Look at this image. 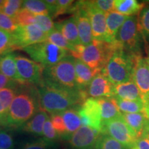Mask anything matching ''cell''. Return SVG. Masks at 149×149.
Instances as JSON below:
<instances>
[{
    "mask_svg": "<svg viewBox=\"0 0 149 149\" xmlns=\"http://www.w3.org/2000/svg\"><path fill=\"white\" fill-rule=\"evenodd\" d=\"M141 35L137 16L128 17L119 29L114 41L120 44L126 53L141 54Z\"/></svg>",
    "mask_w": 149,
    "mask_h": 149,
    "instance_id": "cell-7",
    "label": "cell"
},
{
    "mask_svg": "<svg viewBox=\"0 0 149 149\" xmlns=\"http://www.w3.org/2000/svg\"><path fill=\"white\" fill-rule=\"evenodd\" d=\"M35 15L27 9L22 8L14 18L18 26H26L35 24Z\"/></svg>",
    "mask_w": 149,
    "mask_h": 149,
    "instance_id": "cell-34",
    "label": "cell"
},
{
    "mask_svg": "<svg viewBox=\"0 0 149 149\" xmlns=\"http://www.w3.org/2000/svg\"><path fill=\"white\" fill-rule=\"evenodd\" d=\"M14 147L12 136L7 132L0 130V149H14Z\"/></svg>",
    "mask_w": 149,
    "mask_h": 149,
    "instance_id": "cell-42",
    "label": "cell"
},
{
    "mask_svg": "<svg viewBox=\"0 0 149 149\" xmlns=\"http://www.w3.org/2000/svg\"><path fill=\"white\" fill-rule=\"evenodd\" d=\"M74 1L72 0H58L56 3V6L52 17L55 18L61 15L66 13L72 12V8L74 5Z\"/></svg>",
    "mask_w": 149,
    "mask_h": 149,
    "instance_id": "cell-35",
    "label": "cell"
},
{
    "mask_svg": "<svg viewBox=\"0 0 149 149\" xmlns=\"http://www.w3.org/2000/svg\"><path fill=\"white\" fill-rule=\"evenodd\" d=\"M122 50V46L115 41L110 42L93 40L88 46L82 44L75 46L74 51L70 52V54L74 58L83 61L92 69L102 70L111 57Z\"/></svg>",
    "mask_w": 149,
    "mask_h": 149,
    "instance_id": "cell-3",
    "label": "cell"
},
{
    "mask_svg": "<svg viewBox=\"0 0 149 149\" xmlns=\"http://www.w3.org/2000/svg\"><path fill=\"white\" fill-rule=\"evenodd\" d=\"M42 136H44V138L46 139V140L53 143L59 138V135L54 129L50 119H48L44 124V128H43Z\"/></svg>",
    "mask_w": 149,
    "mask_h": 149,
    "instance_id": "cell-41",
    "label": "cell"
},
{
    "mask_svg": "<svg viewBox=\"0 0 149 149\" xmlns=\"http://www.w3.org/2000/svg\"><path fill=\"white\" fill-rule=\"evenodd\" d=\"M44 79V83L48 84L71 91L79 90L76 84L74 57L68 55L57 64L45 68Z\"/></svg>",
    "mask_w": 149,
    "mask_h": 149,
    "instance_id": "cell-4",
    "label": "cell"
},
{
    "mask_svg": "<svg viewBox=\"0 0 149 149\" xmlns=\"http://www.w3.org/2000/svg\"><path fill=\"white\" fill-rule=\"evenodd\" d=\"M74 17L77 22L80 44L88 46L93 41L92 28L88 13L85 10L79 8L77 2L74 6Z\"/></svg>",
    "mask_w": 149,
    "mask_h": 149,
    "instance_id": "cell-16",
    "label": "cell"
},
{
    "mask_svg": "<svg viewBox=\"0 0 149 149\" xmlns=\"http://www.w3.org/2000/svg\"><path fill=\"white\" fill-rule=\"evenodd\" d=\"M16 50L13 33L0 30V55L12 53Z\"/></svg>",
    "mask_w": 149,
    "mask_h": 149,
    "instance_id": "cell-29",
    "label": "cell"
},
{
    "mask_svg": "<svg viewBox=\"0 0 149 149\" xmlns=\"http://www.w3.org/2000/svg\"><path fill=\"white\" fill-rule=\"evenodd\" d=\"M15 60L18 73L26 83L39 87L43 85L45 69L44 66L22 55H15Z\"/></svg>",
    "mask_w": 149,
    "mask_h": 149,
    "instance_id": "cell-10",
    "label": "cell"
},
{
    "mask_svg": "<svg viewBox=\"0 0 149 149\" xmlns=\"http://www.w3.org/2000/svg\"><path fill=\"white\" fill-rule=\"evenodd\" d=\"M116 98L117 105L121 113H144V106L141 100H122Z\"/></svg>",
    "mask_w": 149,
    "mask_h": 149,
    "instance_id": "cell-28",
    "label": "cell"
},
{
    "mask_svg": "<svg viewBox=\"0 0 149 149\" xmlns=\"http://www.w3.org/2000/svg\"><path fill=\"white\" fill-rule=\"evenodd\" d=\"M54 146V143L46 140V139H39L36 141L24 143L20 149H50Z\"/></svg>",
    "mask_w": 149,
    "mask_h": 149,
    "instance_id": "cell-39",
    "label": "cell"
},
{
    "mask_svg": "<svg viewBox=\"0 0 149 149\" xmlns=\"http://www.w3.org/2000/svg\"><path fill=\"white\" fill-rule=\"evenodd\" d=\"M100 109L102 124L116 117L122 116L115 97L97 99Z\"/></svg>",
    "mask_w": 149,
    "mask_h": 149,
    "instance_id": "cell-20",
    "label": "cell"
},
{
    "mask_svg": "<svg viewBox=\"0 0 149 149\" xmlns=\"http://www.w3.org/2000/svg\"><path fill=\"white\" fill-rule=\"evenodd\" d=\"M74 70L76 84L79 90H86L95 76L102 71L100 69H92L83 61L75 58Z\"/></svg>",
    "mask_w": 149,
    "mask_h": 149,
    "instance_id": "cell-17",
    "label": "cell"
},
{
    "mask_svg": "<svg viewBox=\"0 0 149 149\" xmlns=\"http://www.w3.org/2000/svg\"><path fill=\"white\" fill-rule=\"evenodd\" d=\"M35 24L38 25L46 35L55 29V24L51 17L49 15H36L35 18Z\"/></svg>",
    "mask_w": 149,
    "mask_h": 149,
    "instance_id": "cell-36",
    "label": "cell"
},
{
    "mask_svg": "<svg viewBox=\"0 0 149 149\" xmlns=\"http://www.w3.org/2000/svg\"><path fill=\"white\" fill-rule=\"evenodd\" d=\"M50 120H51L54 129L55 130V131L57 132L59 136L66 137V127H65L64 120H63L61 113L51 115Z\"/></svg>",
    "mask_w": 149,
    "mask_h": 149,
    "instance_id": "cell-40",
    "label": "cell"
},
{
    "mask_svg": "<svg viewBox=\"0 0 149 149\" xmlns=\"http://www.w3.org/2000/svg\"><path fill=\"white\" fill-rule=\"evenodd\" d=\"M114 93L117 98L130 101L141 100L139 89L133 80L114 85Z\"/></svg>",
    "mask_w": 149,
    "mask_h": 149,
    "instance_id": "cell-22",
    "label": "cell"
},
{
    "mask_svg": "<svg viewBox=\"0 0 149 149\" xmlns=\"http://www.w3.org/2000/svg\"><path fill=\"white\" fill-rule=\"evenodd\" d=\"M18 25L13 18L0 12V30L13 33L17 29Z\"/></svg>",
    "mask_w": 149,
    "mask_h": 149,
    "instance_id": "cell-37",
    "label": "cell"
},
{
    "mask_svg": "<svg viewBox=\"0 0 149 149\" xmlns=\"http://www.w3.org/2000/svg\"><path fill=\"white\" fill-rule=\"evenodd\" d=\"M48 119H49L48 113L44 110L40 109L32 119L22 126V130L27 133L42 136L44 125Z\"/></svg>",
    "mask_w": 149,
    "mask_h": 149,
    "instance_id": "cell-26",
    "label": "cell"
},
{
    "mask_svg": "<svg viewBox=\"0 0 149 149\" xmlns=\"http://www.w3.org/2000/svg\"><path fill=\"white\" fill-rule=\"evenodd\" d=\"M81 8L87 12L92 28L93 40L106 41L107 40V17L106 13L92 7L88 6L86 1H78Z\"/></svg>",
    "mask_w": 149,
    "mask_h": 149,
    "instance_id": "cell-13",
    "label": "cell"
},
{
    "mask_svg": "<svg viewBox=\"0 0 149 149\" xmlns=\"http://www.w3.org/2000/svg\"><path fill=\"white\" fill-rule=\"evenodd\" d=\"M122 116L126 124L135 132L137 138L142 137L145 127L149 121L144 113H122Z\"/></svg>",
    "mask_w": 149,
    "mask_h": 149,
    "instance_id": "cell-24",
    "label": "cell"
},
{
    "mask_svg": "<svg viewBox=\"0 0 149 149\" xmlns=\"http://www.w3.org/2000/svg\"><path fill=\"white\" fill-rule=\"evenodd\" d=\"M8 109H7L4 104L0 100V126H6V120L8 116Z\"/></svg>",
    "mask_w": 149,
    "mask_h": 149,
    "instance_id": "cell-44",
    "label": "cell"
},
{
    "mask_svg": "<svg viewBox=\"0 0 149 149\" xmlns=\"http://www.w3.org/2000/svg\"><path fill=\"white\" fill-rule=\"evenodd\" d=\"M41 109L50 114H58L78 107L88 97L85 90L71 91L44 83L38 88Z\"/></svg>",
    "mask_w": 149,
    "mask_h": 149,
    "instance_id": "cell-1",
    "label": "cell"
},
{
    "mask_svg": "<svg viewBox=\"0 0 149 149\" xmlns=\"http://www.w3.org/2000/svg\"><path fill=\"white\" fill-rule=\"evenodd\" d=\"M3 3H4V1H2V0H0V12H1V8H2Z\"/></svg>",
    "mask_w": 149,
    "mask_h": 149,
    "instance_id": "cell-47",
    "label": "cell"
},
{
    "mask_svg": "<svg viewBox=\"0 0 149 149\" xmlns=\"http://www.w3.org/2000/svg\"><path fill=\"white\" fill-rule=\"evenodd\" d=\"M146 3L137 0H115L114 10L124 15L131 17L139 14Z\"/></svg>",
    "mask_w": 149,
    "mask_h": 149,
    "instance_id": "cell-23",
    "label": "cell"
},
{
    "mask_svg": "<svg viewBox=\"0 0 149 149\" xmlns=\"http://www.w3.org/2000/svg\"><path fill=\"white\" fill-rule=\"evenodd\" d=\"M15 53H8L0 55V72L7 77L17 82L19 84L27 85L23 79L20 77L17 72L16 62L15 60Z\"/></svg>",
    "mask_w": 149,
    "mask_h": 149,
    "instance_id": "cell-18",
    "label": "cell"
},
{
    "mask_svg": "<svg viewBox=\"0 0 149 149\" xmlns=\"http://www.w3.org/2000/svg\"><path fill=\"white\" fill-rule=\"evenodd\" d=\"M79 106L61 113L66 130V137L70 138L72 133L81 127V119L79 115Z\"/></svg>",
    "mask_w": 149,
    "mask_h": 149,
    "instance_id": "cell-25",
    "label": "cell"
},
{
    "mask_svg": "<svg viewBox=\"0 0 149 149\" xmlns=\"http://www.w3.org/2000/svg\"><path fill=\"white\" fill-rule=\"evenodd\" d=\"M138 28L141 36L149 40V3H147L137 16Z\"/></svg>",
    "mask_w": 149,
    "mask_h": 149,
    "instance_id": "cell-32",
    "label": "cell"
},
{
    "mask_svg": "<svg viewBox=\"0 0 149 149\" xmlns=\"http://www.w3.org/2000/svg\"><path fill=\"white\" fill-rule=\"evenodd\" d=\"M107 42H114L115 35L128 17L113 10L106 13Z\"/></svg>",
    "mask_w": 149,
    "mask_h": 149,
    "instance_id": "cell-21",
    "label": "cell"
},
{
    "mask_svg": "<svg viewBox=\"0 0 149 149\" xmlns=\"http://www.w3.org/2000/svg\"><path fill=\"white\" fill-rule=\"evenodd\" d=\"M55 28L58 30L71 45L75 46L78 44H81L79 38L77 22L74 17L55 24Z\"/></svg>",
    "mask_w": 149,
    "mask_h": 149,
    "instance_id": "cell-19",
    "label": "cell"
},
{
    "mask_svg": "<svg viewBox=\"0 0 149 149\" xmlns=\"http://www.w3.org/2000/svg\"><path fill=\"white\" fill-rule=\"evenodd\" d=\"M144 137V138L147 139L149 141V121L147 123L146 127H145L144 133H143L142 137Z\"/></svg>",
    "mask_w": 149,
    "mask_h": 149,
    "instance_id": "cell-46",
    "label": "cell"
},
{
    "mask_svg": "<svg viewBox=\"0 0 149 149\" xmlns=\"http://www.w3.org/2000/svg\"><path fill=\"white\" fill-rule=\"evenodd\" d=\"M23 8L27 9L34 15L51 16V10L45 1L40 0H26L23 1Z\"/></svg>",
    "mask_w": 149,
    "mask_h": 149,
    "instance_id": "cell-27",
    "label": "cell"
},
{
    "mask_svg": "<svg viewBox=\"0 0 149 149\" xmlns=\"http://www.w3.org/2000/svg\"><path fill=\"white\" fill-rule=\"evenodd\" d=\"M136 55H137L126 53L123 50L117 52L102 68V73L113 85L132 81L134 59Z\"/></svg>",
    "mask_w": 149,
    "mask_h": 149,
    "instance_id": "cell-5",
    "label": "cell"
},
{
    "mask_svg": "<svg viewBox=\"0 0 149 149\" xmlns=\"http://www.w3.org/2000/svg\"><path fill=\"white\" fill-rule=\"evenodd\" d=\"M22 4L23 1L21 0H5L1 8V13L14 19L21 10Z\"/></svg>",
    "mask_w": 149,
    "mask_h": 149,
    "instance_id": "cell-33",
    "label": "cell"
},
{
    "mask_svg": "<svg viewBox=\"0 0 149 149\" xmlns=\"http://www.w3.org/2000/svg\"><path fill=\"white\" fill-rule=\"evenodd\" d=\"M100 133L88 126H81L69 138L72 149H95Z\"/></svg>",
    "mask_w": 149,
    "mask_h": 149,
    "instance_id": "cell-14",
    "label": "cell"
},
{
    "mask_svg": "<svg viewBox=\"0 0 149 149\" xmlns=\"http://www.w3.org/2000/svg\"><path fill=\"white\" fill-rule=\"evenodd\" d=\"M22 85L19 84L17 82L7 77L4 74L0 72V91L5 88H11L17 90Z\"/></svg>",
    "mask_w": 149,
    "mask_h": 149,
    "instance_id": "cell-43",
    "label": "cell"
},
{
    "mask_svg": "<svg viewBox=\"0 0 149 149\" xmlns=\"http://www.w3.org/2000/svg\"><path fill=\"white\" fill-rule=\"evenodd\" d=\"M13 36L17 50L45 42L47 38V35L35 24L26 26H18L13 33Z\"/></svg>",
    "mask_w": 149,
    "mask_h": 149,
    "instance_id": "cell-11",
    "label": "cell"
},
{
    "mask_svg": "<svg viewBox=\"0 0 149 149\" xmlns=\"http://www.w3.org/2000/svg\"><path fill=\"white\" fill-rule=\"evenodd\" d=\"M88 6L92 7L104 13L114 10V1L113 0H97V1H86Z\"/></svg>",
    "mask_w": 149,
    "mask_h": 149,
    "instance_id": "cell-38",
    "label": "cell"
},
{
    "mask_svg": "<svg viewBox=\"0 0 149 149\" xmlns=\"http://www.w3.org/2000/svg\"><path fill=\"white\" fill-rule=\"evenodd\" d=\"M17 91V95L9 108L6 120V126L18 128L24 126L41 109L39 102L38 88L35 86Z\"/></svg>",
    "mask_w": 149,
    "mask_h": 149,
    "instance_id": "cell-2",
    "label": "cell"
},
{
    "mask_svg": "<svg viewBox=\"0 0 149 149\" xmlns=\"http://www.w3.org/2000/svg\"><path fill=\"white\" fill-rule=\"evenodd\" d=\"M95 149H127L124 145L107 134L100 133Z\"/></svg>",
    "mask_w": 149,
    "mask_h": 149,
    "instance_id": "cell-31",
    "label": "cell"
},
{
    "mask_svg": "<svg viewBox=\"0 0 149 149\" xmlns=\"http://www.w3.org/2000/svg\"><path fill=\"white\" fill-rule=\"evenodd\" d=\"M133 81L140 93L144 106V113L149 120V58L141 55H136L134 59Z\"/></svg>",
    "mask_w": 149,
    "mask_h": 149,
    "instance_id": "cell-8",
    "label": "cell"
},
{
    "mask_svg": "<svg viewBox=\"0 0 149 149\" xmlns=\"http://www.w3.org/2000/svg\"><path fill=\"white\" fill-rule=\"evenodd\" d=\"M22 50L33 61L41 64L45 68L57 64L69 54V51L59 48L48 41L27 46Z\"/></svg>",
    "mask_w": 149,
    "mask_h": 149,
    "instance_id": "cell-6",
    "label": "cell"
},
{
    "mask_svg": "<svg viewBox=\"0 0 149 149\" xmlns=\"http://www.w3.org/2000/svg\"><path fill=\"white\" fill-rule=\"evenodd\" d=\"M79 115L84 126H88L99 133H102V121L97 99L87 98L79 107Z\"/></svg>",
    "mask_w": 149,
    "mask_h": 149,
    "instance_id": "cell-12",
    "label": "cell"
},
{
    "mask_svg": "<svg viewBox=\"0 0 149 149\" xmlns=\"http://www.w3.org/2000/svg\"><path fill=\"white\" fill-rule=\"evenodd\" d=\"M46 41L55 44V46L58 47L63 48V49L66 50V51L71 52L74 51V46H73L67 41L62 34L59 32L58 30L54 29L51 33H49L47 35V38Z\"/></svg>",
    "mask_w": 149,
    "mask_h": 149,
    "instance_id": "cell-30",
    "label": "cell"
},
{
    "mask_svg": "<svg viewBox=\"0 0 149 149\" xmlns=\"http://www.w3.org/2000/svg\"><path fill=\"white\" fill-rule=\"evenodd\" d=\"M101 133L111 136L127 149L131 148L138 139L135 132L126 124L122 116L104 122Z\"/></svg>",
    "mask_w": 149,
    "mask_h": 149,
    "instance_id": "cell-9",
    "label": "cell"
},
{
    "mask_svg": "<svg viewBox=\"0 0 149 149\" xmlns=\"http://www.w3.org/2000/svg\"><path fill=\"white\" fill-rule=\"evenodd\" d=\"M130 149H149V141L144 137H140Z\"/></svg>",
    "mask_w": 149,
    "mask_h": 149,
    "instance_id": "cell-45",
    "label": "cell"
},
{
    "mask_svg": "<svg viewBox=\"0 0 149 149\" xmlns=\"http://www.w3.org/2000/svg\"><path fill=\"white\" fill-rule=\"evenodd\" d=\"M87 96L91 98L114 97V85L101 72L95 76L86 88Z\"/></svg>",
    "mask_w": 149,
    "mask_h": 149,
    "instance_id": "cell-15",
    "label": "cell"
}]
</instances>
